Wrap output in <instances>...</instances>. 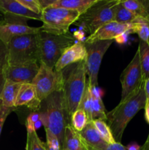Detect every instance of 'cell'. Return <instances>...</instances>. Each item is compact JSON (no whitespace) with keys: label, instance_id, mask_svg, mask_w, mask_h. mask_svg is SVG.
<instances>
[{"label":"cell","instance_id":"5b68a950","mask_svg":"<svg viewBox=\"0 0 149 150\" xmlns=\"http://www.w3.org/2000/svg\"><path fill=\"white\" fill-rule=\"evenodd\" d=\"M37 35L39 62L53 69L64 50L75 43V39L70 32L66 35H56L40 30Z\"/></svg>","mask_w":149,"mask_h":150},{"label":"cell","instance_id":"7402d4cb","mask_svg":"<svg viewBox=\"0 0 149 150\" xmlns=\"http://www.w3.org/2000/svg\"><path fill=\"white\" fill-rule=\"evenodd\" d=\"M114 21L121 23H136L148 22L144 19L138 17L137 15L130 11L129 10L126 8L121 3V0L119 4L117 5L115 17H114Z\"/></svg>","mask_w":149,"mask_h":150},{"label":"cell","instance_id":"9a60e30c","mask_svg":"<svg viewBox=\"0 0 149 150\" xmlns=\"http://www.w3.org/2000/svg\"><path fill=\"white\" fill-rule=\"evenodd\" d=\"M39 31L40 27H32L22 23H9L3 20L0 23V40L7 45L15 37L37 34Z\"/></svg>","mask_w":149,"mask_h":150},{"label":"cell","instance_id":"f6af8a7d","mask_svg":"<svg viewBox=\"0 0 149 150\" xmlns=\"http://www.w3.org/2000/svg\"><path fill=\"white\" fill-rule=\"evenodd\" d=\"M3 20H4V16H3L2 13L0 12V23H1V21H3Z\"/></svg>","mask_w":149,"mask_h":150},{"label":"cell","instance_id":"d6a6232c","mask_svg":"<svg viewBox=\"0 0 149 150\" xmlns=\"http://www.w3.org/2000/svg\"><path fill=\"white\" fill-rule=\"evenodd\" d=\"M7 64V47L0 40V73H2L3 70Z\"/></svg>","mask_w":149,"mask_h":150},{"label":"cell","instance_id":"d6986e66","mask_svg":"<svg viewBox=\"0 0 149 150\" xmlns=\"http://www.w3.org/2000/svg\"><path fill=\"white\" fill-rule=\"evenodd\" d=\"M20 83H15L12 81L5 79L4 88L1 95V101L2 105L7 108H15V102L20 89Z\"/></svg>","mask_w":149,"mask_h":150},{"label":"cell","instance_id":"60d3db41","mask_svg":"<svg viewBox=\"0 0 149 150\" xmlns=\"http://www.w3.org/2000/svg\"><path fill=\"white\" fill-rule=\"evenodd\" d=\"M4 82H5V79H4V76H3L2 73H0V99H1V95L2 93L3 88H4Z\"/></svg>","mask_w":149,"mask_h":150},{"label":"cell","instance_id":"52a82bcc","mask_svg":"<svg viewBox=\"0 0 149 150\" xmlns=\"http://www.w3.org/2000/svg\"><path fill=\"white\" fill-rule=\"evenodd\" d=\"M80 13L77 11L60 7H49L44 9L41 15L42 26L40 30L56 35H66L69 28L78 19Z\"/></svg>","mask_w":149,"mask_h":150},{"label":"cell","instance_id":"4dcf8cb0","mask_svg":"<svg viewBox=\"0 0 149 150\" xmlns=\"http://www.w3.org/2000/svg\"><path fill=\"white\" fill-rule=\"evenodd\" d=\"M18 1L33 13L42 15V9L38 0H18Z\"/></svg>","mask_w":149,"mask_h":150},{"label":"cell","instance_id":"1f68e13d","mask_svg":"<svg viewBox=\"0 0 149 150\" xmlns=\"http://www.w3.org/2000/svg\"><path fill=\"white\" fill-rule=\"evenodd\" d=\"M39 120H40V112L39 111H33L28 116L26 120V127L27 133H32V132L35 131L34 129V125Z\"/></svg>","mask_w":149,"mask_h":150},{"label":"cell","instance_id":"d4e9b609","mask_svg":"<svg viewBox=\"0 0 149 150\" xmlns=\"http://www.w3.org/2000/svg\"><path fill=\"white\" fill-rule=\"evenodd\" d=\"M89 122L87 115L81 108H77L70 117V124L77 132L82 131Z\"/></svg>","mask_w":149,"mask_h":150},{"label":"cell","instance_id":"b9f144b4","mask_svg":"<svg viewBox=\"0 0 149 150\" xmlns=\"http://www.w3.org/2000/svg\"><path fill=\"white\" fill-rule=\"evenodd\" d=\"M145 118L146 122L149 124V103H147L145 106Z\"/></svg>","mask_w":149,"mask_h":150},{"label":"cell","instance_id":"bcb514c9","mask_svg":"<svg viewBox=\"0 0 149 150\" xmlns=\"http://www.w3.org/2000/svg\"><path fill=\"white\" fill-rule=\"evenodd\" d=\"M61 150H68V149H61Z\"/></svg>","mask_w":149,"mask_h":150},{"label":"cell","instance_id":"30bf717a","mask_svg":"<svg viewBox=\"0 0 149 150\" xmlns=\"http://www.w3.org/2000/svg\"><path fill=\"white\" fill-rule=\"evenodd\" d=\"M145 82L143 80L140 52L137 48L134 57L121 75V99L124 101L135 92Z\"/></svg>","mask_w":149,"mask_h":150},{"label":"cell","instance_id":"74e56055","mask_svg":"<svg viewBox=\"0 0 149 150\" xmlns=\"http://www.w3.org/2000/svg\"><path fill=\"white\" fill-rule=\"evenodd\" d=\"M106 150H127V148L121 143L115 142L112 144H108Z\"/></svg>","mask_w":149,"mask_h":150},{"label":"cell","instance_id":"277c9868","mask_svg":"<svg viewBox=\"0 0 149 150\" xmlns=\"http://www.w3.org/2000/svg\"><path fill=\"white\" fill-rule=\"evenodd\" d=\"M121 0H97L84 13L79 16L74 24L89 35L109 22L114 21L117 5Z\"/></svg>","mask_w":149,"mask_h":150},{"label":"cell","instance_id":"44dd1931","mask_svg":"<svg viewBox=\"0 0 149 150\" xmlns=\"http://www.w3.org/2000/svg\"><path fill=\"white\" fill-rule=\"evenodd\" d=\"M121 3L138 17L149 22V0H125Z\"/></svg>","mask_w":149,"mask_h":150},{"label":"cell","instance_id":"f546056e","mask_svg":"<svg viewBox=\"0 0 149 150\" xmlns=\"http://www.w3.org/2000/svg\"><path fill=\"white\" fill-rule=\"evenodd\" d=\"M48 150H61V145L58 138L48 129H45Z\"/></svg>","mask_w":149,"mask_h":150},{"label":"cell","instance_id":"6da1fadb","mask_svg":"<svg viewBox=\"0 0 149 150\" xmlns=\"http://www.w3.org/2000/svg\"><path fill=\"white\" fill-rule=\"evenodd\" d=\"M144 83L110 112L107 113V121L115 142L120 143L127 125L140 110L145 108L147 98L144 90Z\"/></svg>","mask_w":149,"mask_h":150},{"label":"cell","instance_id":"e575fe53","mask_svg":"<svg viewBox=\"0 0 149 150\" xmlns=\"http://www.w3.org/2000/svg\"><path fill=\"white\" fill-rule=\"evenodd\" d=\"M130 35L129 32H124V33L121 34V35L117 36L113 40H115L117 43L120 44V45H124L127 42L129 38V35Z\"/></svg>","mask_w":149,"mask_h":150},{"label":"cell","instance_id":"ab89813d","mask_svg":"<svg viewBox=\"0 0 149 150\" xmlns=\"http://www.w3.org/2000/svg\"><path fill=\"white\" fill-rule=\"evenodd\" d=\"M144 90L145 93L146 98H147V102L149 100V77L145 80L144 83Z\"/></svg>","mask_w":149,"mask_h":150},{"label":"cell","instance_id":"ee69618b","mask_svg":"<svg viewBox=\"0 0 149 150\" xmlns=\"http://www.w3.org/2000/svg\"><path fill=\"white\" fill-rule=\"evenodd\" d=\"M42 126H43V124H42V122L41 120H39V121H37V122L34 123V130L36 131L37 130H38V129L40 128Z\"/></svg>","mask_w":149,"mask_h":150},{"label":"cell","instance_id":"ac0fdd59","mask_svg":"<svg viewBox=\"0 0 149 150\" xmlns=\"http://www.w3.org/2000/svg\"><path fill=\"white\" fill-rule=\"evenodd\" d=\"M61 149L68 150H91L80 133L76 131L72 127L71 124H69L65 128L64 142Z\"/></svg>","mask_w":149,"mask_h":150},{"label":"cell","instance_id":"484cf974","mask_svg":"<svg viewBox=\"0 0 149 150\" xmlns=\"http://www.w3.org/2000/svg\"><path fill=\"white\" fill-rule=\"evenodd\" d=\"M92 97L91 104V117L92 120H100L103 121L107 120V111L105 105L102 102V98H97L96 97Z\"/></svg>","mask_w":149,"mask_h":150},{"label":"cell","instance_id":"603a6c76","mask_svg":"<svg viewBox=\"0 0 149 150\" xmlns=\"http://www.w3.org/2000/svg\"><path fill=\"white\" fill-rule=\"evenodd\" d=\"M138 49L140 52L143 80L145 82L146 79L149 77V45L140 40L138 45Z\"/></svg>","mask_w":149,"mask_h":150},{"label":"cell","instance_id":"5bb4252c","mask_svg":"<svg viewBox=\"0 0 149 150\" xmlns=\"http://www.w3.org/2000/svg\"><path fill=\"white\" fill-rule=\"evenodd\" d=\"M86 49L84 42H75L64 50L54 67V70L61 72L70 64L84 61L86 58Z\"/></svg>","mask_w":149,"mask_h":150},{"label":"cell","instance_id":"7bdbcfd3","mask_svg":"<svg viewBox=\"0 0 149 150\" xmlns=\"http://www.w3.org/2000/svg\"><path fill=\"white\" fill-rule=\"evenodd\" d=\"M141 150H149V133L144 144L141 146Z\"/></svg>","mask_w":149,"mask_h":150},{"label":"cell","instance_id":"4fadbf2b","mask_svg":"<svg viewBox=\"0 0 149 150\" xmlns=\"http://www.w3.org/2000/svg\"><path fill=\"white\" fill-rule=\"evenodd\" d=\"M131 25L132 23H121L116 21L109 22L101 26L94 33L89 35L84 42L90 43L98 40H113L118 35L124 32H129Z\"/></svg>","mask_w":149,"mask_h":150},{"label":"cell","instance_id":"7dc6e473","mask_svg":"<svg viewBox=\"0 0 149 150\" xmlns=\"http://www.w3.org/2000/svg\"><path fill=\"white\" fill-rule=\"evenodd\" d=\"M147 103H149V100H148V102Z\"/></svg>","mask_w":149,"mask_h":150},{"label":"cell","instance_id":"f35d334b","mask_svg":"<svg viewBox=\"0 0 149 150\" xmlns=\"http://www.w3.org/2000/svg\"><path fill=\"white\" fill-rule=\"evenodd\" d=\"M126 148L127 150H141V146L136 142H131L126 146Z\"/></svg>","mask_w":149,"mask_h":150},{"label":"cell","instance_id":"8992f818","mask_svg":"<svg viewBox=\"0 0 149 150\" xmlns=\"http://www.w3.org/2000/svg\"><path fill=\"white\" fill-rule=\"evenodd\" d=\"M37 34L15 37L11 40L7 45V64H22L32 61L39 62Z\"/></svg>","mask_w":149,"mask_h":150},{"label":"cell","instance_id":"7c38bea8","mask_svg":"<svg viewBox=\"0 0 149 150\" xmlns=\"http://www.w3.org/2000/svg\"><path fill=\"white\" fill-rule=\"evenodd\" d=\"M39 62H29L18 64H6L3 70L4 79L15 83H32L39 69Z\"/></svg>","mask_w":149,"mask_h":150},{"label":"cell","instance_id":"d590c367","mask_svg":"<svg viewBox=\"0 0 149 150\" xmlns=\"http://www.w3.org/2000/svg\"><path fill=\"white\" fill-rule=\"evenodd\" d=\"M73 37L75 39V40H77V42H84L86 39V33H85L84 31L81 30V29L74 32V34H73Z\"/></svg>","mask_w":149,"mask_h":150},{"label":"cell","instance_id":"4316f807","mask_svg":"<svg viewBox=\"0 0 149 150\" xmlns=\"http://www.w3.org/2000/svg\"><path fill=\"white\" fill-rule=\"evenodd\" d=\"M91 104L92 97L91 93L90 85H89V81H88L87 84H86V90H85L84 94H83V96L82 98L81 101H80V103L79 105L78 108H81V109H83L85 111V113L87 115L88 120H89V122L93 121L91 117Z\"/></svg>","mask_w":149,"mask_h":150},{"label":"cell","instance_id":"2e32d148","mask_svg":"<svg viewBox=\"0 0 149 150\" xmlns=\"http://www.w3.org/2000/svg\"><path fill=\"white\" fill-rule=\"evenodd\" d=\"M26 106L34 111H39L41 101L38 99L36 89L32 83H23L16 98L15 107Z\"/></svg>","mask_w":149,"mask_h":150},{"label":"cell","instance_id":"ba28073f","mask_svg":"<svg viewBox=\"0 0 149 150\" xmlns=\"http://www.w3.org/2000/svg\"><path fill=\"white\" fill-rule=\"evenodd\" d=\"M32 83L36 89L38 99L42 102L52 93L62 89V73L39 62V71Z\"/></svg>","mask_w":149,"mask_h":150},{"label":"cell","instance_id":"e0dca14e","mask_svg":"<svg viewBox=\"0 0 149 150\" xmlns=\"http://www.w3.org/2000/svg\"><path fill=\"white\" fill-rule=\"evenodd\" d=\"M91 150H106L108 144L101 138L93 124L89 122L82 131L79 132Z\"/></svg>","mask_w":149,"mask_h":150},{"label":"cell","instance_id":"3957f363","mask_svg":"<svg viewBox=\"0 0 149 150\" xmlns=\"http://www.w3.org/2000/svg\"><path fill=\"white\" fill-rule=\"evenodd\" d=\"M64 102L69 115L78 108L86 90L88 81L85 68V60L70 64L61 70Z\"/></svg>","mask_w":149,"mask_h":150},{"label":"cell","instance_id":"9c48e42d","mask_svg":"<svg viewBox=\"0 0 149 150\" xmlns=\"http://www.w3.org/2000/svg\"><path fill=\"white\" fill-rule=\"evenodd\" d=\"M113 41L109 40H98L90 43L84 42L87 54L85 59V68L91 86H98V74L102 58Z\"/></svg>","mask_w":149,"mask_h":150},{"label":"cell","instance_id":"f1b7e54d","mask_svg":"<svg viewBox=\"0 0 149 150\" xmlns=\"http://www.w3.org/2000/svg\"><path fill=\"white\" fill-rule=\"evenodd\" d=\"M26 150H48L47 145L41 141L36 131L27 133Z\"/></svg>","mask_w":149,"mask_h":150},{"label":"cell","instance_id":"8d00e7d4","mask_svg":"<svg viewBox=\"0 0 149 150\" xmlns=\"http://www.w3.org/2000/svg\"><path fill=\"white\" fill-rule=\"evenodd\" d=\"M90 89H91V94L93 96L96 97V98H102V97L103 96V95H104L103 90H102V89H101L100 87H99L98 86H90Z\"/></svg>","mask_w":149,"mask_h":150},{"label":"cell","instance_id":"7a4b0ae2","mask_svg":"<svg viewBox=\"0 0 149 150\" xmlns=\"http://www.w3.org/2000/svg\"><path fill=\"white\" fill-rule=\"evenodd\" d=\"M39 111L45 129L51 130L63 145L65 128L70 124V117L66 108L63 90L53 92L41 102Z\"/></svg>","mask_w":149,"mask_h":150},{"label":"cell","instance_id":"ffe728a7","mask_svg":"<svg viewBox=\"0 0 149 150\" xmlns=\"http://www.w3.org/2000/svg\"><path fill=\"white\" fill-rule=\"evenodd\" d=\"M96 1L97 0H55L50 7L74 10L81 15Z\"/></svg>","mask_w":149,"mask_h":150},{"label":"cell","instance_id":"cb8c5ba5","mask_svg":"<svg viewBox=\"0 0 149 150\" xmlns=\"http://www.w3.org/2000/svg\"><path fill=\"white\" fill-rule=\"evenodd\" d=\"M93 124L99 134L100 135L101 138L108 144H112L116 142L114 139V136L112 135L110 128L108 126V123L105 122V121L100 120H93Z\"/></svg>","mask_w":149,"mask_h":150},{"label":"cell","instance_id":"83f0119b","mask_svg":"<svg viewBox=\"0 0 149 150\" xmlns=\"http://www.w3.org/2000/svg\"><path fill=\"white\" fill-rule=\"evenodd\" d=\"M130 34L135 33L140 38V40L146 42L149 45V23L143 22V23H132L131 28L129 31Z\"/></svg>","mask_w":149,"mask_h":150},{"label":"cell","instance_id":"836d02e7","mask_svg":"<svg viewBox=\"0 0 149 150\" xmlns=\"http://www.w3.org/2000/svg\"><path fill=\"white\" fill-rule=\"evenodd\" d=\"M14 110V108H7L4 107L1 103V101L0 100V136H1V130H2L3 125H4L5 120L7 119V116Z\"/></svg>","mask_w":149,"mask_h":150},{"label":"cell","instance_id":"8fae6325","mask_svg":"<svg viewBox=\"0 0 149 150\" xmlns=\"http://www.w3.org/2000/svg\"><path fill=\"white\" fill-rule=\"evenodd\" d=\"M0 12L4 21L9 23L26 24L29 19L41 21V16L33 13L22 5L18 0H0Z\"/></svg>","mask_w":149,"mask_h":150}]
</instances>
